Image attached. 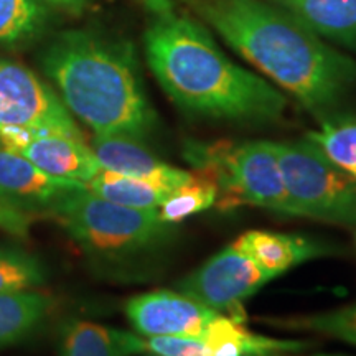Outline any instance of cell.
Returning a JSON list of instances; mask_svg holds the SVG:
<instances>
[{
    "label": "cell",
    "mask_w": 356,
    "mask_h": 356,
    "mask_svg": "<svg viewBox=\"0 0 356 356\" xmlns=\"http://www.w3.org/2000/svg\"><path fill=\"white\" fill-rule=\"evenodd\" d=\"M84 186L96 197L137 210H157L173 190L101 168Z\"/></svg>",
    "instance_id": "obj_18"
},
{
    "label": "cell",
    "mask_w": 356,
    "mask_h": 356,
    "mask_svg": "<svg viewBox=\"0 0 356 356\" xmlns=\"http://www.w3.org/2000/svg\"><path fill=\"white\" fill-rule=\"evenodd\" d=\"M0 145L53 177L81 184H88L102 168L83 137L70 134L0 127Z\"/></svg>",
    "instance_id": "obj_9"
},
{
    "label": "cell",
    "mask_w": 356,
    "mask_h": 356,
    "mask_svg": "<svg viewBox=\"0 0 356 356\" xmlns=\"http://www.w3.org/2000/svg\"><path fill=\"white\" fill-rule=\"evenodd\" d=\"M355 178H356V173H355Z\"/></svg>",
    "instance_id": "obj_27"
},
{
    "label": "cell",
    "mask_w": 356,
    "mask_h": 356,
    "mask_svg": "<svg viewBox=\"0 0 356 356\" xmlns=\"http://www.w3.org/2000/svg\"><path fill=\"white\" fill-rule=\"evenodd\" d=\"M0 127L83 137L61 97L32 70L0 58Z\"/></svg>",
    "instance_id": "obj_8"
},
{
    "label": "cell",
    "mask_w": 356,
    "mask_h": 356,
    "mask_svg": "<svg viewBox=\"0 0 356 356\" xmlns=\"http://www.w3.org/2000/svg\"><path fill=\"white\" fill-rule=\"evenodd\" d=\"M307 139L314 142L335 165L351 177L356 173V119H332L322 124L320 131L309 132Z\"/></svg>",
    "instance_id": "obj_21"
},
{
    "label": "cell",
    "mask_w": 356,
    "mask_h": 356,
    "mask_svg": "<svg viewBox=\"0 0 356 356\" xmlns=\"http://www.w3.org/2000/svg\"><path fill=\"white\" fill-rule=\"evenodd\" d=\"M44 8L37 0H0V47H13L42 29Z\"/></svg>",
    "instance_id": "obj_22"
},
{
    "label": "cell",
    "mask_w": 356,
    "mask_h": 356,
    "mask_svg": "<svg viewBox=\"0 0 356 356\" xmlns=\"http://www.w3.org/2000/svg\"><path fill=\"white\" fill-rule=\"evenodd\" d=\"M53 299L37 291L0 296V348L15 345L37 330L50 315Z\"/></svg>",
    "instance_id": "obj_17"
},
{
    "label": "cell",
    "mask_w": 356,
    "mask_h": 356,
    "mask_svg": "<svg viewBox=\"0 0 356 356\" xmlns=\"http://www.w3.org/2000/svg\"><path fill=\"white\" fill-rule=\"evenodd\" d=\"M142 353V337L104 325L73 320L61 332L60 356H134Z\"/></svg>",
    "instance_id": "obj_15"
},
{
    "label": "cell",
    "mask_w": 356,
    "mask_h": 356,
    "mask_svg": "<svg viewBox=\"0 0 356 356\" xmlns=\"http://www.w3.org/2000/svg\"><path fill=\"white\" fill-rule=\"evenodd\" d=\"M89 147L106 170L140 178L163 188L175 190L191 177L190 172L167 165L134 137L95 136Z\"/></svg>",
    "instance_id": "obj_12"
},
{
    "label": "cell",
    "mask_w": 356,
    "mask_h": 356,
    "mask_svg": "<svg viewBox=\"0 0 356 356\" xmlns=\"http://www.w3.org/2000/svg\"><path fill=\"white\" fill-rule=\"evenodd\" d=\"M275 277L234 244L177 284V291L216 314L243 322V302Z\"/></svg>",
    "instance_id": "obj_7"
},
{
    "label": "cell",
    "mask_w": 356,
    "mask_h": 356,
    "mask_svg": "<svg viewBox=\"0 0 356 356\" xmlns=\"http://www.w3.org/2000/svg\"><path fill=\"white\" fill-rule=\"evenodd\" d=\"M279 167L296 216L356 226V178L314 142H274Z\"/></svg>",
    "instance_id": "obj_6"
},
{
    "label": "cell",
    "mask_w": 356,
    "mask_h": 356,
    "mask_svg": "<svg viewBox=\"0 0 356 356\" xmlns=\"http://www.w3.org/2000/svg\"><path fill=\"white\" fill-rule=\"evenodd\" d=\"M318 37L356 43V0H274Z\"/></svg>",
    "instance_id": "obj_16"
},
{
    "label": "cell",
    "mask_w": 356,
    "mask_h": 356,
    "mask_svg": "<svg viewBox=\"0 0 356 356\" xmlns=\"http://www.w3.org/2000/svg\"><path fill=\"white\" fill-rule=\"evenodd\" d=\"M291 328L300 330H312L323 335L338 338L346 343L356 345V304L343 307V309L325 312V314L314 315L302 320H291L282 323Z\"/></svg>",
    "instance_id": "obj_23"
},
{
    "label": "cell",
    "mask_w": 356,
    "mask_h": 356,
    "mask_svg": "<svg viewBox=\"0 0 356 356\" xmlns=\"http://www.w3.org/2000/svg\"><path fill=\"white\" fill-rule=\"evenodd\" d=\"M126 315L134 330L144 338L184 337L202 340L208 323L218 314L178 291H154L132 297L126 305Z\"/></svg>",
    "instance_id": "obj_10"
},
{
    "label": "cell",
    "mask_w": 356,
    "mask_h": 356,
    "mask_svg": "<svg viewBox=\"0 0 356 356\" xmlns=\"http://www.w3.org/2000/svg\"><path fill=\"white\" fill-rule=\"evenodd\" d=\"M218 186L215 180L204 172H198L197 175L191 173V177L185 184L177 186L170 195L157 208L159 216L162 221L173 225L191 215L208 210L216 203Z\"/></svg>",
    "instance_id": "obj_19"
},
{
    "label": "cell",
    "mask_w": 356,
    "mask_h": 356,
    "mask_svg": "<svg viewBox=\"0 0 356 356\" xmlns=\"http://www.w3.org/2000/svg\"><path fill=\"white\" fill-rule=\"evenodd\" d=\"M155 79L180 109L228 121H273L286 109L274 86L222 53L197 22L160 15L144 37Z\"/></svg>",
    "instance_id": "obj_2"
},
{
    "label": "cell",
    "mask_w": 356,
    "mask_h": 356,
    "mask_svg": "<svg viewBox=\"0 0 356 356\" xmlns=\"http://www.w3.org/2000/svg\"><path fill=\"white\" fill-rule=\"evenodd\" d=\"M233 244L274 275L325 252L322 246L307 241L305 238L269 231H248Z\"/></svg>",
    "instance_id": "obj_13"
},
{
    "label": "cell",
    "mask_w": 356,
    "mask_h": 356,
    "mask_svg": "<svg viewBox=\"0 0 356 356\" xmlns=\"http://www.w3.org/2000/svg\"><path fill=\"white\" fill-rule=\"evenodd\" d=\"M202 340L210 356H273L305 348V343L302 341L274 340L254 335L246 330L241 322L222 317L221 314L208 323Z\"/></svg>",
    "instance_id": "obj_14"
},
{
    "label": "cell",
    "mask_w": 356,
    "mask_h": 356,
    "mask_svg": "<svg viewBox=\"0 0 356 356\" xmlns=\"http://www.w3.org/2000/svg\"><path fill=\"white\" fill-rule=\"evenodd\" d=\"M30 226H32V216L29 213L0 200V229L15 238H26Z\"/></svg>",
    "instance_id": "obj_25"
},
{
    "label": "cell",
    "mask_w": 356,
    "mask_h": 356,
    "mask_svg": "<svg viewBox=\"0 0 356 356\" xmlns=\"http://www.w3.org/2000/svg\"><path fill=\"white\" fill-rule=\"evenodd\" d=\"M42 68L70 114L95 136L142 139L152 131L155 114L127 44L95 33L66 32L43 51Z\"/></svg>",
    "instance_id": "obj_3"
},
{
    "label": "cell",
    "mask_w": 356,
    "mask_h": 356,
    "mask_svg": "<svg viewBox=\"0 0 356 356\" xmlns=\"http://www.w3.org/2000/svg\"><path fill=\"white\" fill-rule=\"evenodd\" d=\"M48 211L78 246L96 259L122 262L167 243L172 225L157 210H137L96 197L86 186L68 191Z\"/></svg>",
    "instance_id": "obj_4"
},
{
    "label": "cell",
    "mask_w": 356,
    "mask_h": 356,
    "mask_svg": "<svg viewBox=\"0 0 356 356\" xmlns=\"http://www.w3.org/2000/svg\"><path fill=\"white\" fill-rule=\"evenodd\" d=\"M43 2L50 3L53 7L63 8V10L68 12H81L88 0H43Z\"/></svg>",
    "instance_id": "obj_26"
},
{
    "label": "cell",
    "mask_w": 356,
    "mask_h": 356,
    "mask_svg": "<svg viewBox=\"0 0 356 356\" xmlns=\"http://www.w3.org/2000/svg\"><path fill=\"white\" fill-rule=\"evenodd\" d=\"M83 186L81 181L53 177L20 154L0 147V200L19 210L48 208L65 193Z\"/></svg>",
    "instance_id": "obj_11"
},
{
    "label": "cell",
    "mask_w": 356,
    "mask_h": 356,
    "mask_svg": "<svg viewBox=\"0 0 356 356\" xmlns=\"http://www.w3.org/2000/svg\"><path fill=\"white\" fill-rule=\"evenodd\" d=\"M198 10L234 51L312 113L330 109L356 81L355 61L264 0H200Z\"/></svg>",
    "instance_id": "obj_1"
},
{
    "label": "cell",
    "mask_w": 356,
    "mask_h": 356,
    "mask_svg": "<svg viewBox=\"0 0 356 356\" xmlns=\"http://www.w3.org/2000/svg\"><path fill=\"white\" fill-rule=\"evenodd\" d=\"M142 353L154 356H210L203 340L184 337H142Z\"/></svg>",
    "instance_id": "obj_24"
},
{
    "label": "cell",
    "mask_w": 356,
    "mask_h": 356,
    "mask_svg": "<svg viewBox=\"0 0 356 356\" xmlns=\"http://www.w3.org/2000/svg\"><path fill=\"white\" fill-rule=\"evenodd\" d=\"M188 157L200 172L208 173L218 186L222 210L251 204L296 216L280 172L274 142L191 147Z\"/></svg>",
    "instance_id": "obj_5"
},
{
    "label": "cell",
    "mask_w": 356,
    "mask_h": 356,
    "mask_svg": "<svg viewBox=\"0 0 356 356\" xmlns=\"http://www.w3.org/2000/svg\"><path fill=\"white\" fill-rule=\"evenodd\" d=\"M47 280V269L32 252L15 246H0V296L33 291Z\"/></svg>",
    "instance_id": "obj_20"
}]
</instances>
